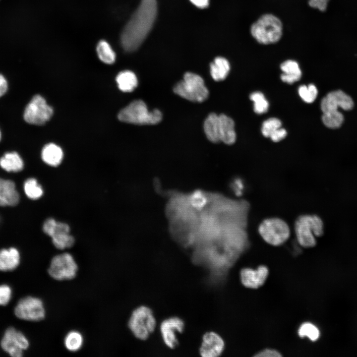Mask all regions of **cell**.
<instances>
[{
    "label": "cell",
    "instance_id": "cell-1",
    "mask_svg": "<svg viewBox=\"0 0 357 357\" xmlns=\"http://www.w3.org/2000/svg\"><path fill=\"white\" fill-rule=\"evenodd\" d=\"M157 10L156 0H141L121 34V44L126 51H135L143 42L152 27Z\"/></svg>",
    "mask_w": 357,
    "mask_h": 357
},
{
    "label": "cell",
    "instance_id": "cell-2",
    "mask_svg": "<svg viewBox=\"0 0 357 357\" xmlns=\"http://www.w3.org/2000/svg\"><path fill=\"white\" fill-rule=\"evenodd\" d=\"M294 230L299 245L303 248H311L316 244V238L324 234V224L319 216L304 214L295 220Z\"/></svg>",
    "mask_w": 357,
    "mask_h": 357
},
{
    "label": "cell",
    "instance_id": "cell-3",
    "mask_svg": "<svg viewBox=\"0 0 357 357\" xmlns=\"http://www.w3.org/2000/svg\"><path fill=\"white\" fill-rule=\"evenodd\" d=\"M257 231L265 242L275 246L284 244L291 235L288 223L278 217H268L262 220L258 225Z\"/></svg>",
    "mask_w": 357,
    "mask_h": 357
},
{
    "label": "cell",
    "instance_id": "cell-4",
    "mask_svg": "<svg viewBox=\"0 0 357 357\" xmlns=\"http://www.w3.org/2000/svg\"><path fill=\"white\" fill-rule=\"evenodd\" d=\"M118 117L121 121L138 125L156 124L162 119L159 110L155 109L150 112L145 103L140 100L130 103L119 112Z\"/></svg>",
    "mask_w": 357,
    "mask_h": 357
},
{
    "label": "cell",
    "instance_id": "cell-5",
    "mask_svg": "<svg viewBox=\"0 0 357 357\" xmlns=\"http://www.w3.org/2000/svg\"><path fill=\"white\" fill-rule=\"evenodd\" d=\"M252 36L259 43L269 44L278 42L282 34V24L275 16L266 14L261 16L251 26Z\"/></svg>",
    "mask_w": 357,
    "mask_h": 357
},
{
    "label": "cell",
    "instance_id": "cell-6",
    "mask_svg": "<svg viewBox=\"0 0 357 357\" xmlns=\"http://www.w3.org/2000/svg\"><path fill=\"white\" fill-rule=\"evenodd\" d=\"M157 321L152 310L147 306L141 305L132 312L128 327L135 337L146 340L155 331Z\"/></svg>",
    "mask_w": 357,
    "mask_h": 357
},
{
    "label": "cell",
    "instance_id": "cell-7",
    "mask_svg": "<svg viewBox=\"0 0 357 357\" xmlns=\"http://www.w3.org/2000/svg\"><path fill=\"white\" fill-rule=\"evenodd\" d=\"M174 92L181 97L193 102H202L208 97L209 91L202 78L192 72H186L183 79L174 87Z\"/></svg>",
    "mask_w": 357,
    "mask_h": 357
},
{
    "label": "cell",
    "instance_id": "cell-8",
    "mask_svg": "<svg viewBox=\"0 0 357 357\" xmlns=\"http://www.w3.org/2000/svg\"><path fill=\"white\" fill-rule=\"evenodd\" d=\"M78 270V265L73 256L69 253L64 252L52 258L48 272L53 279L64 281L74 279Z\"/></svg>",
    "mask_w": 357,
    "mask_h": 357
},
{
    "label": "cell",
    "instance_id": "cell-9",
    "mask_svg": "<svg viewBox=\"0 0 357 357\" xmlns=\"http://www.w3.org/2000/svg\"><path fill=\"white\" fill-rule=\"evenodd\" d=\"M14 313L19 319L29 321H40L46 316L43 301L32 296L20 299L14 308Z\"/></svg>",
    "mask_w": 357,
    "mask_h": 357
},
{
    "label": "cell",
    "instance_id": "cell-10",
    "mask_svg": "<svg viewBox=\"0 0 357 357\" xmlns=\"http://www.w3.org/2000/svg\"><path fill=\"white\" fill-rule=\"evenodd\" d=\"M53 114V110L45 99L41 95H36L26 106L23 117L27 123L40 125L47 122Z\"/></svg>",
    "mask_w": 357,
    "mask_h": 357
},
{
    "label": "cell",
    "instance_id": "cell-11",
    "mask_svg": "<svg viewBox=\"0 0 357 357\" xmlns=\"http://www.w3.org/2000/svg\"><path fill=\"white\" fill-rule=\"evenodd\" d=\"M29 346L27 337L13 327L7 328L1 340V349L12 357H21Z\"/></svg>",
    "mask_w": 357,
    "mask_h": 357
},
{
    "label": "cell",
    "instance_id": "cell-12",
    "mask_svg": "<svg viewBox=\"0 0 357 357\" xmlns=\"http://www.w3.org/2000/svg\"><path fill=\"white\" fill-rule=\"evenodd\" d=\"M184 321L177 316L167 318L160 325V332L165 345L170 349L175 348L178 344V334L183 332Z\"/></svg>",
    "mask_w": 357,
    "mask_h": 357
},
{
    "label": "cell",
    "instance_id": "cell-13",
    "mask_svg": "<svg viewBox=\"0 0 357 357\" xmlns=\"http://www.w3.org/2000/svg\"><path fill=\"white\" fill-rule=\"evenodd\" d=\"M354 107V102L350 96L341 90L329 93L321 102V109L323 113L338 111L339 108L346 111Z\"/></svg>",
    "mask_w": 357,
    "mask_h": 357
},
{
    "label": "cell",
    "instance_id": "cell-14",
    "mask_svg": "<svg viewBox=\"0 0 357 357\" xmlns=\"http://www.w3.org/2000/svg\"><path fill=\"white\" fill-rule=\"evenodd\" d=\"M224 348L223 338L214 331H208L202 336L199 353L202 357H217L222 354Z\"/></svg>",
    "mask_w": 357,
    "mask_h": 357
},
{
    "label": "cell",
    "instance_id": "cell-15",
    "mask_svg": "<svg viewBox=\"0 0 357 357\" xmlns=\"http://www.w3.org/2000/svg\"><path fill=\"white\" fill-rule=\"evenodd\" d=\"M268 273V269L264 265H260L256 269L245 268L240 271V280L245 287L257 289L264 284Z\"/></svg>",
    "mask_w": 357,
    "mask_h": 357
},
{
    "label": "cell",
    "instance_id": "cell-16",
    "mask_svg": "<svg viewBox=\"0 0 357 357\" xmlns=\"http://www.w3.org/2000/svg\"><path fill=\"white\" fill-rule=\"evenodd\" d=\"M19 200L14 183L0 178V206H14Z\"/></svg>",
    "mask_w": 357,
    "mask_h": 357
},
{
    "label": "cell",
    "instance_id": "cell-17",
    "mask_svg": "<svg viewBox=\"0 0 357 357\" xmlns=\"http://www.w3.org/2000/svg\"><path fill=\"white\" fill-rule=\"evenodd\" d=\"M63 156L62 149L53 143L45 145L41 151L42 160L51 167H56L59 166L63 160Z\"/></svg>",
    "mask_w": 357,
    "mask_h": 357
},
{
    "label": "cell",
    "instance_id": "cell-18",
    "mask_svg": "<svg viewBox=\"0 0 357 357\" xmlns=\"http://www.w3.org/2000/svg\"><path fill=\"white\" fill-rule=\"evenodd\" d=\"M20 261L18 250L14 247L0 250V271L5 272L15 269Z\"/></svg>",
    "mask_w": 357,
    "mask_h": 357
},
{
    "label": "cell",
    "instance_id": "cell-19",
    "mask_svg": "<svg viewBox=\"0 0 357 357\" xmlns=\"http://www.w3.org/2000/svg\"><path fill=\"white\" fill-rule=\"evenodd\" d=\"M219 116L221 141L228 145L234 144L236 140L234 120L225 114H220Z\"/></svg>",
    "mask_w": 357,
    "mask_h": 357
},
{
    "label": "cell",
    "instance_id": "cell-20",
    "mask_svg": "<svg viewBox=\"0 0 357 357\" xmlns=\"http://www.w3.org/2000/svg\"><path fill=\"white\" fill-rule=\"evenodd\" d=\"M283 73L281 75V80L288 84H292L298 81L301 77V71L297 62L287 60L281 65Z\"/></svg>",
    "mask_w": 357,
    "mask_h": 357
},
{
    "label": "cell",
    "instance_id": "cell-21",
    "mask_svg": "<svg viewBox=\"0 0 357 357\" xmlns=\"http://www.w3.org/2000/svg\"><path fill=\"white\" fill-rule=\"evenodd\" d=\"M203 127L205 135L210 141L214 143L221 141L219 115L215 113L209 114L204 121Z\"/></svg>",
    "mask_w": 357,
    "mask_h": 357
},
{
    "label": "cell",
    "instance_id": "cell-22",
    "mask_svg": "<svg viewBox=\"0 0 357 357\" xmlns=\"http://www.w3.org/2000/svg\"><path fill=\"white\" fill-rule=\"evenodd\" d=\"M230 65L227 59L221 57L215 59L210 64V73L213 79L216 81L224 80L228 75Z\"/></svg>",
    "mask_w": 357,
    "mask_h": 357
},
{
    "label": "cell",
    "instance_id": "cell-23",
    "mask_svg": "<svg viewBox=\"0 0 357 357\" xmlns=\"http://www.w3.org/2000/svg\"><path fill=\"white\" fill-rule=\"evenodd\" d=\"M116 82L119 90L124 92H132L138 84L136 75L129 70L120 72L116 77Z\"/></svg>",
    "mask_w": 357,
    "mask_h": 357
},
{
    "label": "cell",
    "instance_id": "cell-24",
    "mask_svg": "<svg viewBox=\"0 0 357 357\" xmlns=\"http://www.w3.org/2000/svg\"><path fill=\"white\" fill-rule=\"evenodd\" d=\"M0 166L7 172H17L23 169L24 163L19 154L13 152L6 153L0 159Z\"/></svg>",
    "mask_w": 357,
    "mask_h": 357
},
{
    "label": "cell",
    "instance_id": "cell-25",
    "mask_svg": "<svg viewBox=\"0 0 357 357\" xmlns=\"http://www.w3.org/2000/svg\"><path fill=\"white\" fill-rule=\"evenodd\" d=\"M99 59L104 63L112 64L116 60V54L109 43L105 40L100 41L96 47Z\"/></svg>",
    "mask_w": 357,
    "mask_h": 357
},
{
    "label": "cell",
    "instance_id": "cell-26",
    "mask_svg": "<svg viewBox=\"0 0 357 357\" xmlns=\"http://www.w3.org/2000/svg\"><path fill=\"white\" fill-rule=\"evenodd\" d=\"M84 339L81 333L72 330L69 332L64 339V345L65 348L71 352L79 351L82 347Z\"/></svg>",
    "mask_w": 357,
    "mask_h": 357
},
{
    "label": "cell",
    "instance_id": "cell-27",
    "mask_svg": "<svg viewBox=\"0 0 357 357\" xmlns=\"http://www.w3.org/2000/svg\"><path fill=\"white\" fill-rule=\"evenodd\" d=\"M52 242L56 248L63 250L72 247L75 243L74 238L68 232H60L52 237Z\"/></svg>",
    "mask_w": 357,
    "mask_h": 357
},
{
    "label": "cell",
    "instance_id": "cell-28",
    "mask_svg": "<svg viewBox=\"0 0 357 357\" xmlns=\"http://www.w3.org/2000/svg\"><path fill=\"white\" fill-rule=\"evenodd\" d=\"M24 189L27 197L33 200L41 198L44 193L42 186L34 178H29L25 181Z\"/></svg>",
    "mask_w": 357,
    "mask_h": 357
},
{
    "label": "cell",
    "instance_id": "cell-29",
    "mask_svg": "<svg viewBox=\"0 0 357 357\" xmlns=\"http://www.w3.org/2000/svg\"><path fill=\"white\" fill-rule=\"evenodd\" d=\"M322 120L327 127L335 129L340 127L344 121L343 114L338 110L323 113Z\"/></svg>",
    "mask_w": 357,
    "mask_h": 357
},
{
    "label": "cell",
    "instance_id": "cell-30",
    "mask_svg": "<svg viewBox=\"0 0 357 357\" xmlns=\"http://www.w3.org/2000/svg\"><path fill=\"white\" fill-rule=\"evenodd\" d=\"M250 99L254 103V111L258 114L266 113L269 108V103L260 92H255L250 95Z\"/></svg>",
    "mask_w": 357,
    "mask_h": 357
},
{
    "label": "cell",
    "instance_id": "cell-31",
    "mask_svg": "<svg viewBox=\"0 0 357 357\" xmlns=\"http://www.w3.org/2000/svg\"><path fill=\"white\" fill-rule=\"evenodd\" d=\"M298 334L301 338L307 337L311 341H315L318 339L320 333L314 325L309 322H305L299 327Z\"/></svg>",
    "mask_w": 357,
    "mask_h": 357
},
{
    "label": "cell",
    "instance_id": "cell-32",
    "mask_svg": "<svg viewBox=\"0 0 357 357\" xmlns=\"http://www.w3.org/2000/svg\"><path fill=\"white\" fill-rule=\"evenodd\" d=\"M298 92L301 98L307 103H311L316 99L318 91L316 86L312 84L306 86L301 85L298 89Z\"/></svg>",
    "mask_w": 357,
    "mask_h": 357
},
{
    "label": "cell",
    "instance_id": "cell-33",
    "mask_svg": "<svg viewBox=\"0 0 357 357\" xmlns=\"http://www.w3.org/2000/svg\"><path fill=\"white\" fill-rule=\"evenodd\" d=\"M281 125L282 122L278 119L275 118L268 119L262 123V133L264 136L269 137L272 132L281 127Z\"/></svg>",
    "mask_w": 357,
    "mask_h": 357
},
{
    "label": "cell",
    "instance_id": "cell-34",
    "mask_svg": "<svg viewBox=\"0 0 357 357\" xmlns=\"http://www.w3.org/2000/svg\"><path fill=\"white\" fill-rule=\"evenodd\" d=\"M12 297V290L7 285H0V305L8 304Z\"/></svg>",
    "mask_w": 357,
    "mask_h": 357
},
{
    "label": "cell",
    "instance_id": "cell-35",
    "mask_svg": "<svg viewBox=\"0 0 357 357\" xmlns=\"http://www.w3.org/2000/svg\"><path fill=\"white\" fill-rule=\"evenodd\" d=\"M286 135V130L284 128L280 127L272 132L269 137L273 142H277L283 139Z\"/></svg>",
    "mask_w": 357,
    "mask_h": 357
},
{
    "label": "cell",
    "instance_id": "cell-36",
    "mask_svg": "<svg viewBox=\"0 0 357 357\" xmlns=\"http://www.w3.org/2000/svg\"><path fill=\"white\" fill-rule=\"evenodd\" d=\"M282 355L278 351L274 349H266L257 353L256 357H279Z\"/></svg>",
    "mask_w": 357,
    "mask_h": 357
},
{
    "label": "cell",
    "instance_id": "cell-37",
    "mask_svg": "<svg viewBox=\"0 0 357 357\" xmlns=\"http://www.w3.org/2000/svg\"><path fill=\"white\" fill-rule=\"evenodd\" d=\"M329 0H309V5L320 11H324L327 7Z\"/></svg>",
    "mask_w": 357,
    "mask_h": 357
},
{
    "label": "cell",
    "instance_id": "cell-38",
    "mask_svg": "<svg viewBox=\"0 0 357 357\" xmlns=\"http://www.w3.org/2000/svg\"><path fill=\"white\" fill-rule=\"evenodd\" d=\"M7 88V80L2 74H0V97L6 92Z\"/></svg>",
    "mask_w": 357,
    "mask_h": 357
},
{
    "label": "cell",
    "instance_id": "cell-39",
    "mask_svg": "<svg viewBox=\"0 0 357 357\" xmlns=\"http://www.w3.org/2000/svg\"><path fill=\"white\" fill-rule=\"evenodd\" d=\"M194 5L200 8H204L209 5V0H189Z\"/></svg>",
    "mask_w": 357,
    "mask_h": 357
},
{
    "label": "cell",
    "instance_id": "cell-40",
    "mask_svg": "<svg viewBox=\"0 0 357 357\" xmlns=\"http://www.w3.org/2000/svg\"><path fill=\"white\" fill-rule=\"evenodd\" d=\"M0 138H1V134H0Z\"/></svg>",
    "mask_w": 357,
    "mask_h": 357
}]
</instances>
